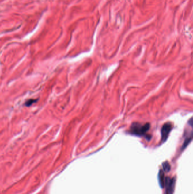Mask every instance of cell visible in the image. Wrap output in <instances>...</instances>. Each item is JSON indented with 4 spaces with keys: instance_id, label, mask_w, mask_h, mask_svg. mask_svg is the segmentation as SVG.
Returning a JSON list of instances; mask_svg holds the SVG:
<instances>
[{
    "instance_id": "obj_4",
    "label": "cell",
    "mask_w": 193,
    "mask_h": 194,
    "mask_svg": "<svg viewBox=\"0 0 193 194\" xmlns=\"http://www.w3.org/2000/svg\"><path fill=\"white\" fill-rule=\"evenodd\" d=\"M159 178V182L161 188H164L165 186V178L164 177V174L162 170H160L158 175Z\"/></svg>"
},
{
    "instance_id": "obj_1",
    "label": "cell",
    "mask_w": 193,
    "mask_h": 194,
    "mask_svg": "<svg viewBox=\"0 0 193 194\" xmlns=\"http://www.w3.org/2000/svg\"><path fill=\"white\" fill-rule=\"evenodd\" d=\"M150 128V124L146 123L141 124L139 123H133L129 130L130 134L137 136H145Z\"/></svg>"
},
{
    "instance_id": "obj_5",
    "label": "cell",
    "mask_w": 193,
    "mask_h": 194,
    "mask_svg": "<svg viewBox=\"0 0 193 194\" xmlns=\"http://www.w3.org/2000/svg\"><path fill=\"white\" fill-rule=\"evenodd\" d=\"M163 168L164 172H169L171 170V165L168 162H165L163 164Z\"/></svg>"
},
{
    "instance_id": "obj_2",
    "label": "cell",
    "mask_w": 193,
    "mask_h": 194,
    "mask_svg": "<svg viewBox=\"0 0 193 194\" xmlns=\"http://www.w3.org/2000/svg\"><path fill=\"white\" fill-rule=\"evenodd\" d=\"M172 129V125L170 123L164 124L161 130V142H164L167 140L169 133Z\"/></svg>"
},
{
    "instance_id": "obj_3",
    "label": "cell",
    "mask_w": 193,
    "mask_h": 194,
    "mask_svg": "<svg viewBox=\"0 0 193 194\" xmlns=\"http://www.w3.org/2000/svg\"><path fill=\"white\" fill-rule=\"evenodd\" d=\"M176 184V178H170L169 177L165 178V186L167 188V194H173L175 190Z\"/></svg>"
}]
</instances>
